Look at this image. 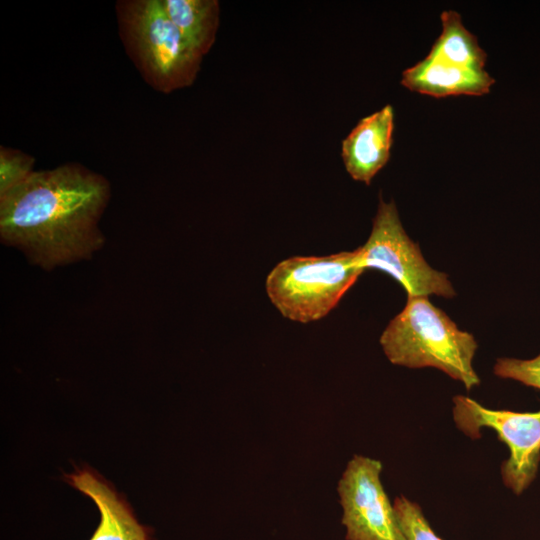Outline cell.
Masks as SVG:
<instances>
[{"label":"cell","mask_w":540,"mask_h":540,"mask_svg":"<svg viewBox=\"0 0 540 540\" xmlns=\"http://www.w3.org/2000/svg\"><path fill=\"white\" fill-rule=\"evenodd\" d=\"M456 426L472 439L482 428L495 431L509 449L501 466L503 483L521 495L535 480L540 464V409L535 412L493 410L462 395L453 398Z\"/></svg>","instance_id":"8992f818"},{"label":"cell","mask_w":540,"mask_h":540,"mask_svg":"<svg viewBox=\"0 0 540 540\" xmlns=\"http://www.w3.org/2000/svg\"><path fill=\"white\" fill-rule=\"evenodd\" d=\"M165 13L188 45L204 57L212 48L220 23L217 0H161Z\"/></svg>","instance_id":"8fae6325"},{"label":"cell","mask_w":540,"mask_h":540,"mask_svg":"<svg viewBox=\"0 0 540 540\" xmlns=\"http://www.w3.org/2000/svg\"><path fill=\"white\" fill-rule=\"evenodd\" d=\"M494 373L540 390V353L531 359L499 358Z\"/></svg>","instance_id":"9a60e30c"},{"label":"cell","mask_w":540,"mask_h":540,"mask_svg":"<svg viewBox=\"0 0 540 540\" xmlns=\"http://www.w3.org/2000/svg\"><path fill=\"white\" fill-rule=\"evenodd\" d=\"M495 79L485 70L462 67L426 56L402 73L407 89L433 97L480 96L490 91Z\"/></svg>","instance_id":"30bf717a"},{"label":"cell","mask_w":540,"mask_h":540,"mask_svg":"<svg viewBox=\"0 0 540 540\" xmlns=\"http://www.w3.org/2000/svg\"><path fill=\"white\" fill-rule=\"evenodd\" d=\"M109 197L108 180L80 164L34 171L0 195L1 239L44 269L88 259L103 245Z\"/></svg>","instance_id":"6da1fadb"},{"label":"cell","mask_w":540,"mask_h":540,"mask_svg":"<svg viewBox=\"0 0 540 540\" xmlns=\"http://www.w3.org/2000/svg\"><path fill=\"white\" fill-rule=\"evenodd\" d=\"M394 109L387 104L363 117L344 138L341 157L347 173L369 185L390 159L393 144Z\"/></svg>","instance_id":"ba28073f"},{"label":"cell","mask_w":540,"mask_h":540,"mask_svg":"<svg viewBox=\"0 0 540 540\" xmlns=\"http://www.w3.org/2000/svg\"><path fill=\"white\" fill-rule=\"evenodd\" d=\"M35 159L21 151L0 148V195L26 180L33 172Z\"/></svg>","instance_id":"5bb4252c"},{"label":"cell","mask_w":540,"mask_h":540,"mask_svg":"<svg viewBox=\"0 0 540 540\" xmlns=\"http://www.w3.org/2000/svg\"><path fill=\"white\" fill-rule=\"evenodd\" d=\"M393 506L406 540H442L434 532L417 503L400 496L395 498Z\"/></svg>","instance_id":"4fadbf2b"},{"label":"cell","mask_w":540,"mask_h":540,"mask_svg":"<svg viewBox=\"0 0 540 540\" xmlns=\"http://www.w3.org/2000/svg\"><path fill=\"white\" fill-rule=\"evenodd\" d=\"M364 270L383 271L398 281L408 296H455L448 276L433 269L419 246L405 232L394 201L379 198L371 233L358 248Z\"/></svg>","instance_id":"5b68a950"},{"label":"cell","mask_w":540,"mask_h":540,"mask_svg":"<svg viewBox=\"0 0 540 540\" xmlns=\"http://www.w3.org/2000/svg\"><path fill=\"white\" fill-rule=\"evenodd\" d=\"M380 345L388 360L408 368L434 367L471 390L480 384L473 368L474 336L460 330L427 296H408L384 329Z\"/></svg>","instance_id":"7a4b0ae2"},{"label":"cell","mask_w":540,"mask_h":540,"mask_svg":"<svg viewBox=\"0 0 540 540\" xmlns=\"http://www.w3.org/2000/svg\"><path fill=\"white\" fill-rule=\"evenodd\" d=\"M65 479L99 510L100 522L89 540H152L151 529L138 522L128 502L97 472L77 468Z\"/></svg>","instance_id":"9c48e42d"},{"label":"cell","mask_w":540,"mask_h":540,"mask_svg":"<svg viewBox=\"0 0 540 540\" xmlns=\"http://www.w3.org/2000/svg\"><path fill=\"white\" fill-rule=\"evenodd\" d=\"M442 32L428 57L477 70L485 69L487 53L463 25L461 15L453 10L441 13Z\"/></svg>","instance_id":"7c38bea8"},{"label":"cell","mask_w":540,"mask_h":540,"mask_svg":"<svg viewBox=\"0 0 540 540\" xmlns=\"http://www.w3.org/2000/svg\"><path fill=\"white\" fill-rule=\"evenodd\" d=\"M363 271L358 248L328 256H295L270 271L265 288L283 317L308 323L325 317Z\"/></svg>","instance_id":"277c9868"},{"label":"cell","mask_w":540,"mask_h":540,"mask_svg":"<svg viewBox=\"0 0 540 540\" xmlns=\"http://www.w3.org/2000/svg\"><path fill=\"white\" fill-rule=\"evenodd\" d=\"M379 460L355 455L347 464L337 491L346 540H406L380 480Z\"/></svg>","instance_id":"52a82bcc"},{"label":"cell","mask_w":540,"mask_h":540,"mask_svg":"<svg viewBox=\"0 0 540 540\" xmlns=\"http://www.w3.org/2000/svg\"><path fill=\"white\" fill-rule=\"evenodd\" d=\"M115 8L123 46L149 86L168 94L193 84L203 57L184 40L161 0H120Z\"/></svg>","instance_id":"3957f363"}]
</instances>
